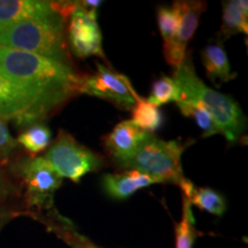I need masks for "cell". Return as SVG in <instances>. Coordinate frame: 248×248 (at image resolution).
Returning <instances> with one entry per match:
<instances>
[{
  "label": "cell",
  "instance_id": "obj_1",
  "mask_svg": "<svg viewBox=\"0 0 248 248\" xmlns=\"http://www.w3.org/2000/svg\"><path fill=\"white\" fill-rule=\"evenodd\" d=\"M0 75L38 99L46 113L79 93L80 76L68 64L0 46Z\"/></svg>",
  "mask_w": 248,
  "mask_h": 248
},
{
  "label": "cell",
  "instance_id": "obj_2",
  "mask_svg": "<svg viewBox=\"0 0 248 248\" xmlns=\"http://www.w3.org/2000/svg\"><path fill=\"white\" fill-rule=\"evenodd\" d=\"M172 78L179 89L181 100L195 102L203 107L228 141L231 144L238 141L247 126L243 110L231 97L208 88L197 76L191 55L186 54Z\"/></svg>",
  "mask_w": 248,
  "mask_h": 248
},
{
  "label": "cell",
  "instance_id": "obj_3",
  "mask_svg": "<svg viewBox=\"0 0 248 248\" xmlns=\"http://www.w3.org/2000/svg\"><path fill=\"white\" fill-rule=\"evenodd\" d=\"M0 46L20 49L70 66L61 14L24 20L0 28Z\"/></svg>",
  "mask_w": 248,
  "mask_h": 248
},
{
  "label": "cell",
  "instance_id": "obj_4",
  "mask_svg": "<svg viewBox=\"0 0 248 248\" xmlns=\"http://www.w3.org/2000/svg\"><path fill=\"white\" fill-rule=\"evenodd\" d=\"M185 147L178 141H164L150 133L122 167L144 173L157 183L181 186L186 181L182 168V154Z\"/></svg>",
  "mask_w": 248,
  "mask_h": 248
},
{
  "label": "cell",
  "instance_id": "obj_5",
  "mask_svg": "<svg viewBox=\"0 0 248 248\" xmlns=\"http://www.w3.org/2000/svg\"><path fill=\"white\" fill-rule=\"evenodd\" d=\"M44 159L61 177L78 183L86 173L98 171L104 166L100 155L79 144L73 136L60 131L57 140L46 152Z\"/></svg>",
  "mask_w": 248,
  "mask_h": 248
},
{
  "label": "cell",
  "instance_id": "obj_6",
  "mask_svg": "<svg viewBox=\"0 0 248 248\" xmlns=\"http://www.w3.org/2000/svg\"><path fill=\"white\" fill-rule=\"evenodd\" d=\"M13 171L23 179L28 207L54 208L53 197L62 184V177L44 157H23L14 164Z\"/></svg>",
  "mask_w": 248,
  "mask_h": 248
},
{
  "label": "cell",
  "instance_id": "obj_7",
  "mask_svg": "<svg viewBox=\"0 0 248 248\" xmlns=\"http://www.w3.org/2000/svg\"><path fill=\"white\" fill-rule=\"evenodd\" d=\"M97 68L94 75L80 76L79 93L106 99L126 110L132 109L139 95L129 79L101 63H97Z\"/></svg>",
  "mask_w": 248,
  "mask_h": 248
},
{
  "label": "cell",
  "instance_id": "obj_8",
  "mask_svg": "<svg viewBox=\"0 0 248 248\" xmlns=\"http://www.w3.org/2000/svg\"><path fill=\"white\" fill-rule=\"evenodd\" d=\"M68 31L70 48L77 58L100 57L105 59L97 9L85 8L80 1H77L75 9L70 14Z\"/></svg>",
  "mask_w": 248,
  "mask_h": 248
},
{
  "label": "cell",
  "instance_id": "obj_9",
  "mask_svg": "<svg viewBox=\"0 0 248 248\" xmlns=\"http://www.w3.org/2000/svg\"><path fill=\"white\" fill-rule=\"evenodd\" d=\"M46 115L35 95L0 75V119L14 120L17 125L30 126Z\"/></svg>",
  "mask_w": 248,
  "mask_h": 248
},
{
  "label": "cell",
  "instance_id": "obj_10",
  "mask_svg": "<svg viewBox=\"0 0 248 248\" xmlns=\"http://www.w3.org/2000/svg\"><path fill=\"white\" fill-rule=\"evenodd\" d=\"M181 6V26L168 43H163V54L168 64L175 71L181 67L186 57V47L199 26L201 15L207 8L204 1H178Z\"/></svg>",
  "mask_w": 248,
  "mask_h": 248
},
{
  "label": "cell",
  "instance_id": "obj_11",
  "mask_svg": "<svg viewBox=\"0 0 248 248\" xmlns=\"http://www.w3.org/2000/svg\"><path fill=\"white\" fill-rule=\"evenodd\" d=\"M148 135L150 133L137 128L131 121H122L105 137V146L113 159L123 166L131 159Z\"/></svg>",
  "mask_w": 248,
  "mask_h": 248
},
{
  "label": "cell",
  "instance_id": "obj_12",
  "mask_svg": "<svg viewBox=\"0 0 248 248\" xmlns=\"http://www.w3.org/2000/svg\"><path fill=\"white\" fill-rule=\"evenodd\" d=\"M58 14L51 1L0 0V28L24 20L44 18Z\"/></svg>",
  "mask_w": 248,
  "mask_h": 248
},
{
  "label": "cell",
  "instance_id": "obj_13",
  "mask_svg": "<svg viewBox=\"0 0 248 248\" xmlns=\"http://www.w3.org/2000/svg\"><path fill=\"white\" fill-rule=\"evenodd\" d=\"M156 181L136 170L120 173H106L102 176V187L111 199L125 200L136 192L156 184Z\"/></svg>",
  "mask_w": 248,
  "mask_h": 248
},
{
  "label": "cell",
  "instance_id": "obj_14",
  "mask_svg": "<svg viewBox=\"0 0 248 248\" xmlns=\"http://www.w3.org/2000/svg\"><path fill=\"white\" fill-rule=\"evenodd\" d=\"M201 61L207 76L214 83L229 82L237 76L232 73L222 40L218 39L207 45L201 51Z\"/></svg>",
  "mask_w": 248,
  "mask_h": 248
},
{
  "label": "cell",
  "instance_id": "obj_15",
  "mask_svg": "<svg viewBox=\"0 0 248 248\" xmlns=\"http://www.w3.org/2000/svg\"><path fill=\"white\" fill-rule=\"evenodd\" d=\"M45 218H40V221L47 226L48 230L53 231L59 238H61L71 248H100L94 245L91 240L80 234L75 225L63 216H61L54 208L48 210Z\"/></svg>",
  "mask_w": 248,
  "mask_h": 248
},
{
  "label": "cell",
  "instance_id": "obj_16",
  "mask_svg": "<svg viewBox=\"0 0 248 248\" xmlns=\"http://www.w3.org/2000/svg\"><path fill=\"white\" fill-rule=\"evenodd\" d=\"M248 32V2L246 0H231L223 2L221 33L229 38L235 33Z\"/></svg>",
  "mask_w": 248,
  "mask_h": 248
},
{
  "label": "cell",
  "instance_id": "obj_17",
  "mask_svg": "<svg viewBox=\"0 0 248 248\" xmlns=\"http://www.w3.org/2000/svg\"><path fill=\"white\" fill-rule=\"evenodd\" d=\"M131 122L144 132L152 135L162 125L163 115L159 107L153 106L139 95L136 105L132 107Z\"/></svg>",
  "mask_w": 248,
  "mask_h": 248
},
{
  "label": "cell",
  "instance_id": "obj_18",
  "mask_svg": "<svg viewBox=\"0 0 248 248\" xmlns=\"http://www.w3.org/2000/svg\"><path fill=\"white\" fill-rule=\"evenodd\" d=\"M191 204L198 208L208 212L216 216H222L226 212V201L222 194L208 187H195L190 197L187 198Z\"/></svg>",
  "mask_w": 248,
  "mask_h": 248
},
{
  "label": "cell",
  "instance_id": "obj_19",
  "mask_svg": "<svg viewBox=\"0 0 248 248\" xmlns=\"http://www.w3.org/2000/svg\"><path fill=\"white\" fill-rule=\"evenodd\" d=\"M52 133L45 124L36 123L28 126L17 138V144L23 146L31 154L44 151L51 142Z\"/></svg>",
  "mask_w": 248,
  "mask_h": 248
},
{
  "label": "cell",
  "instance_id": "obj_20",
  "mask_svg": "<svg viewBox=\"0 0 248 248\" xmlns=\"http://www.w3.org/2000/svg\"><path fill=\"white\" fill-rule=\"evenodd\" d=\"M198 235L192 204L187 198H183L181 222L176 225V248H192Z\"/></svg>",
  "mask_w": 248,
  "mask_h": 248
},
{
  "label": "cell",
  "instance_id": "obj_21",
  "mask_svg": "<svg viewBox=\"0 0 248 248\" xmlns=\"http://www.w3.org/2000/svg\"><path fill=\"white\" fill-rule=\"evenodd\" d=\"M157 26L164 43L173 39L181 26V6L178 1L171 6L157 8Z\"/></svg>",
  "mask_w": 248,
  "mask_h": 248
},
{
  "label": "cell",
  "instance_id": "obj_22",
  "mask_svg": "<svg viewBox=\"0 0 248 248\" xmlns=\"http://www.w3.org/2000/svg\"><path fill=\"white\" fill-rule=\"evenodd\" d=\"M146 100L153 106L159 107L170 101L178 102L181 100V93H179V89L173 78L162 76L153 83L151 94Z\"/></svg>",
  "mask_w": 248,
  "mask_h": 248
},
{
  "label": "cell",
  "instance_id": "obj_23",
  "mask_svg": "<svg viewBox=\"0 0 248 248\" xmlns=\"http://www.w3.org/2000/svg\"><path fill=\"white\" fill-rule=\"evenodd\" d=\"M177 106L183 113V115L190 116L197 122L199 128L203 131V137H209V136L221 133L208 111L203 107H201L200 105L195 104V102L181 100L177 102Z\"/></svg>",
  "mask_w": 248,
  "mask_h": 248
},
{
  "label": "cell",
  "instance_id": "obj_24",
  "mask_svg": "<svg viewBox=\"0 0 248 248\" xmlns=\"http://www.w3.org/2000/svg\"><path fill=\"white\" fill-rule=\"evenodd\" d=\"M17 141L12 137L7 121L0 119V160H7L17 150Z\"/></svg>",
  "mask_w": 248,
  "mask_h": 248
},
{
  "label": "cell",
  "instance_id": "obj_25",
  "mask_svg": "<svg viewBox=\"0 0 248 248\" xmlns=\"http://www.w3.org/2000/svg\"><path fill=\"white\" fill-rule=\"evenodd\" d=\"M14 191V185L8 181L5 173L0 170V203L5 202L11 195H13Z\"/></svg>",
  "mask_w": 248,
  "mask_h": 248
},
{
  "label": "cell",
  "instance_id": "obj_26",
  "mask_svg": "<svg viewBox=\"0 0 248 248\" xmlns=\"http://www.w3.org/2000/svg\"><path fill=\"white\" fill-rule=\"evenodd\" d=\"M12 217H13V214L12 213L6 212V210H0V231H1L4 225L12 218Z\"/></svg>",
  "mask_w": 248,
  "mask_h": 248
}]
</instances>
